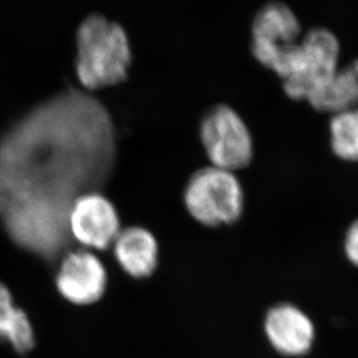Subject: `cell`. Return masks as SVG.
<instances>
[{"label":"cell","instance_id":"9c48e42d","mask_svg":"<svg viewBox=\"0 0 358 358\" xmlns=\"http://www.w3.org/2000/svg\"><path fill=\"white\" fill-rule=\"evenodd\" d=\"M264 331L273 348L287 357L304 356L315 342V324L294 305L271 308L264 319Z\"/></svg>","mask_w":358,"mask_h":358},{"label":"cell","instance_id":"8992f818","mask_svg":"<svg viewBox=\"0 0 358 358\" xmlns=\"http://www.w3.org/2000/svg\"><path fill=\"white\" fill-rule=\"evenodd\" d=\"M303 35L301 21L287 3L271 0L254 15L250 51L261 64L276 72Z\"/></svg>","mask_w":358,"mask_h":358},{"label":"cell","instance_id":"52a82bcc","mask_svg":"<svg viewBox=\"0 0 358 358\" xmlns=\"http://www.w3.org/2000/svg\"><path fill=\"white\" fill-rule=\"evenodd\" d=\"M71 237L85 246L103 250L120 232L119 213L100 192H88L76 199L69 213Z\"/></svg>","mask_w":358,"mask_h":358},{"label":"cell","instance_id":"277c9868","mask_svg":"<svg viewBox=\"0 0 358 358\" xmlns=\"http://www.w3.org/2000/svg\"><path fill=\"white\" fill-rule=\"evenodd\" d=\"M183 202L199 223L222 227L239 220L245 208V193L236 172L210 164L189 176L183 189Z\"/></svg>","mask_w":358,"mask_h":358},{"label":"cell","instance_id":"8fae6325","mask_svg":"<svg viewBox=\"0 0 358 358\" xmlns=\"http://www.w3.org/2000/svg\"><path fill=\"white\" fill-rule=\"evenodd\" d=\"M308 101L317 110L331 114L358 107V58L338 65Z\"/></svg>","mask_w":358,"mask_h":358},{"label":"cell","instance_id":"6da1fadb","mask_svg":"<svg viewBox=\"0 0 358 358\" xmlns=\"http://www.w3.org/2000/svg\"><path fill=\"white\" fill-rule=\"evenodd\" d=\"M116 155L108 109L69 87L19 117L0 136V222L10 239L51 260L72 237L76 199L100 192Z\"/></svg>","mask_w":358,"mask_h":358},{"label":"cell","instance_id":"7c38bea8","mask_svg":"<svg viewBox=\"0 0 358 358\" xmlns=\"http://www.w3.org/2000/svg\"><path fill=\"white\" fill-rule=\"evenodd\" d=\"M0 342H7L19 354L34 347V331L21 308L14 306L10 290L0 283Z\"/></svg>","mask_w":358,"mask_h":358},{"label":"cell","instance_id":"7a4b0ae2","mask_svg":"<svg viewBox=\"0 0 358 358\" xmlns=\"http://www.w3.org/2000/svg\"><path fill=\"white\" fill-rule=\"evenodd\" d=\"M131 48L124 28L101 14L85 17L77 31L76 70L81 84L98 88L117 84L128 75Z\"/></svg>","mask_w":358,"mask_h":358},{"label":"cell","instance_id":"ba28073f","mask_svg":"<svg viewBox=\"0 0 358 358\" xmlns=\"http://www.w3.org/2000/svg\"><path fill=\"white\" fill-rule=\"evenodd\" d=\"M56 284L62 296L73 304H93L105 292L107 273L95 254L86 250H75L62 260Z\"/></svg>","mask_w":358,"mask_h":358},{"label":"cell","instance_id":"30bf717a","mask_svg":"<svg viewBox=\"0 0 358 358\" xmlns=\"http://www.w3.org/2000/svg\"><path fill=\"white\" fill-rule=\"evenodd\" d=\"M114 252L120 266L132 278H148L156 271L159 247L156 237L145 227L120 230L114 240Z\"/></svg>","mask_w":358,"mask_h":358},{"label":"cell","instance_id":"5bb4252c","mask_svg":"<svg viewBox=\"0 0 358 358\" xmlns=\"http://www.w3.org/2000/svg\"><path fill=\"white\" fill-rule=\"evenodd\" d=\"M345 253L348 260L358 267V220H354L345 232Z\"/></svg>","mask_w":358,"mask_h":358},{"label":"cell","instance_id":"4fadbf2b","mask_svg":"<svg viewBox=\"0 0 358 358\" xmlns=\"http://www.w3.org/2000/svg\"><path fill=\"white\" fill-rule=\"evenodd\" d=\"M329 139L331 150L338 158L358 160V107L331 114Z\"/></svg>","mask_w":358,"mask_h":358},{"label":"cell","instance_id":"3957f363","mask_svg":"<svg viewBox=\"0 0 358 358\" xmlns=\"http://www.w3.org/2000/svg\"><path fill=\"white\" fill-rule=\"evenodd\" d=\"M341 44L326 27H312L301 35L278 73L290 98L306 99L338 68Z\"/></svg>","mask_w":358,"mask_h":358},{"label":"cell","instance_id":"5b68a950","mask_svg":"<svg viewBox=\"0 0 358 358\" xmlns=\"http://www.w3.org/2000/svg\"><path fill=\"white\" fill-rule=\"evenodd\" d=\"M199 138L211 165L236 172L253 158V137L243 116L227 103H215L203 113Z\"/></svg>","mask_w":358,"mask_h":358}]
</instances>
